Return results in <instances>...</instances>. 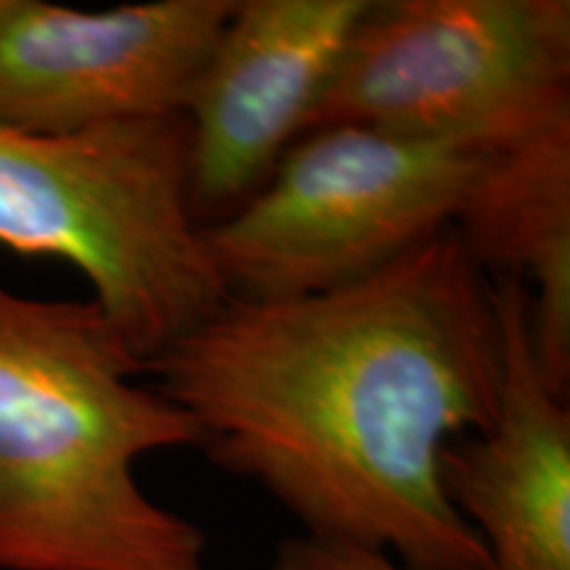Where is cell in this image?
I'll return each instance as SVG.
<instances>
[{"mask_svg":"<svg viewBox=\"0 0 570 570\" xmlns=\"http://www.w3.org/2000/svg\"><path fill=\"white\" fill-rule=\"evenodd\" d=\"M146 375L306 537L489 570L441 487L444 449L489 428L502 386L494 283L454 227L344 288L230 296Z\"/></svg>","mask_w":570,"mask_h":570,"instance_id":"cell-1","label":"cell"},{"mask_svg":"<svg viewBox=\"0 0 570 570\" xmlns=\"http://www.w3.org/2000/svg\"><path fill=\"white\" fill-rule=\"evenodd\" d=\"M491 148L333 125L298 138L204 244L230 296L325 294L458 225Z\"/></svg>","mask_w":570,"mask_h":570,"instance_id":"cell-4","label":"cell"},{"mask_svg":"<svg viewBox=\"0 0 570 570\" xmlns=\"http://www.w3.org/2000/svg\"><path fill=\"white\" fill-rule=\"evenodd\" d=\"M235 0L85 11L9 0L0 13V125L38 135L183 114Z\"/></svg>","mask_w":570,"mask_h":570,"instance_id":"cell-6","label":"cell"},{"mask_svg":"<svg viewBox=\"0 0 570 570\" xmlns=\"http://www.w3.org/2000/svg\"><path fill=\"white\" fill-rule=\"evenodd\" d=\"M185 114L38 135L0 125V246L53 256L142 365L230 298L188 198Z\"/></svg>","mask_w":570,"mask_h":570,"instance_id":"cell-3","label":"cell"},{"mask_svg":"<svg viewBox=\"0 0 570 570\" xmlns=\"http://www.w3.org/2000/svg\"><path fill=\"white\" fill-rule=\"evenodd\" d=\"M267 570H407L381 550L317 537H291L277 544Z\"/></svg>","mask_w":570,"mask_h":570,"instance_id":"cell-10","label":"cell"},{"mask_svg":"<svg viewBox=\"0 0 570 570\" xmlns=\"http://www.w3.org/2000/svg\"><path fill=\"white\" fill-rule=\"evenodd\" d=\"M333 125L483 146L570 125V3L370 0L306 132Z\"/></svg>","mask_w":570,"mask_h":570,"instance_id":"cell-5","label":"cell"},{"mask_svg":"<svg viewBox=\"0 0 570 570\" xmlns=\"http://www.w3.org/2000/svg\"><path fill=\"white\" fill-rule=\"evenodd\" d=\"M140 375L92 298L0 283V570H206L204 531L138 483L202 433Z\"/></svg>","mask_w":570,"mask_h":570,"instance_id":"cell-2","label":"cell"},{"mask_svg":"<svg viewBox=\"0 0 570 570\" xmlns=\"http://www.w3.org/2000/svg\"><path fill=\"white\" fill-rule=\"evenodd\" d=\"M502 386L494 420L441 454V487L489 570H570V410L533 354L529 294L494 277Z\"/></svg>","mask_w":570,"mask_h":570,"instance_id":"cell-8","label":"cell"},{"mask_svg":"<svg viewBox=\"0 0 570 570\" xmlns=\"http://www.w3.org/2000/svg\"><path fill=\"white\" fill-rule=\"evenodd\" d=\"M6 6H9V0H0V13L6 11Z\"/></svg>","mask_w":570,"mask_h":570,"instance_id":"cell-11","label":"cell"},{"mask_svg":"<svg viewBox=\"0 0 570 570\" xmlns=\"http://www.w3.org/2000/svg\"><path fill=\"white\" fill-rule=\"evenodd\" d=\"M370 0H235L185 101L188 198L223 223L306 132L320 92Z\"/></svg>","mask_w":570,"mask_h":570,"instance_id":"cell-7","label":"cell"},{"mask_svg":"<svg viewBox=\"0 0 570 570\" xmlns=\"http://www.w3.org/2000/svg\"><path fill=\"white\" fill-rule=\"evenodd\" d=\"M454 230L487 275L529 294L533 354L570 389V125L491 148Z\"/></svg>","mask_w":570,"mask_h":570,"instance_id":"cell-9","label":"cell"}]
</instances>
